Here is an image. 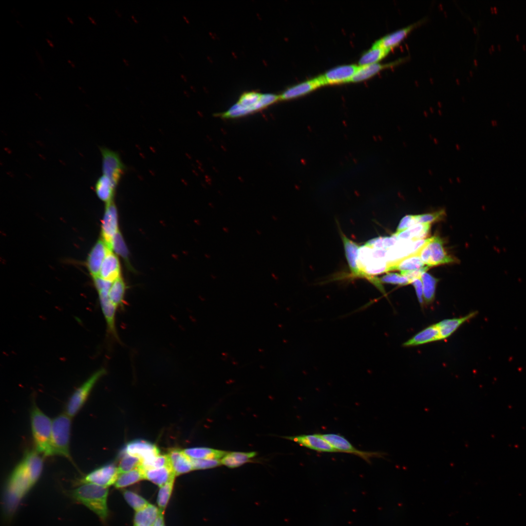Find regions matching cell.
I'll use <instances>...</instances> for the list:
<instances>
[{"instance_id":"cell-1","label":"cell","mask_w":526,"mask_h":526,"mask_svg":"<svg viewBox=\"0 0 526 526\" xmlns=\"http://www.w3.org/2000/svg\"><path fill=\"white\" fill-rule=\"evenodd\" d=\"M33 486L21 462L12 472L6 487L4 507L7 517L14 514L21 500Z\"/></svg>"},{"instance_id":"cell-2","label":"cell","mask_w":526,"mask_h":526,"mask_svg":"<svg viewBox=\"0 0 526 526\" xmlns=\"http://www.w3.org/2000/svg\"><path fill=\"white\" fill-rule=\"evenodd\" d=\"M108 487L94 484H82L71 492V497L95 513L101 520L106 521L109 515L107 506Z\"/></svg>"},{"instance_id":"cell-3","label":"cell","mask_w":526,"mask_h":526,"mask_svg":"<svg viewBox=\"0 0 526 526\" xmlns=\"http://www.w3.org/2000/svg\"><path fill=\"white\" fill-rule=\"evenodd\" d=\"M31 424L36 451L45 456L53 455L52 420L37 406L34 405L31 413Z\"/></svg>"},{"instance_id":"cell-4","label":"cell","mask_w":526,"mask_h":526,"mask_svg":"<svg viewBox=\"0 0 526 526\" xmlns=\"http://www.w3.org/2000/svg\"><path fill=\"white\" fill-rule=\"evenodd\" d=\"M71 418L66 413L59 414L52 420V430L53 455H59L70 460Z\"/></svg>"},{"instance_id":"cell-5","label":"cell","mask_w":526,"mask_h":526,"mask_svg":"<svg viewBox=\"0 0 526 526\" xmlns=\"http://www.w3.org/2000/svg\"><path fill=\"white\" fill-rule=\"evenodd\" d=\"M105 373L106 370L104 368L97 370L75 391L66 406V413L69 416L72 417L77 414L85 403L95 384Z\"/></svg>"},{"instance_id":"cell-6","label":"cell","mask_w":526,"mask_h":526,"mask_svg":"<svg viewBox=\"0 0 526 526\" xmlns=\"http://www.w3.org/2000/svg\"><path fill=\"white\" fill-rule=\"evenodd\" d=\"M320 436L330 444L338 452H344L355 455L370 463L374 457H382L384 453L377 451H361L355 447L349 440L339 434L334 433H319Z\"/></svg>"},{"instance_id":"cell-7","label":"cell","mask_w":526,"mask_h":526,"mask_svg":"<svg viewBox=\"0 0 526 526\" xmlns=\"http://www.w3.org/2000/svg\"><path fill=\"white\" fill-rule=\"evenodd\" d=\"M103 175L117 185L125 170L119 154L106 148H101Z\"/></svg>"},{"instance_id":"cell-8","label":"cell","mask_w":526,"mask_h":526,"mask_svg":"<svg viewBox=\"0 0 526 526\" xmlns=\"http://www.w3.org/2000/svg\"><path fill=\"white\" fill-rule=\"evenodd\" d=\"M118 474V468L113 463L108 464L89 473L82 478L81 483L108 487L115 484Z\"/></svg>"},{"instance_id":"cell-9","label":"cell","mask_w":526,"mask_h":526,"mask_svg":"<svg viewBox=\"0 0 526 526\" xmlns=\"http://www.w3.org/2000/svg\"><path fill=\"white\" fill-rule=\"evenodd\" d=\"M359 68L356 64L344 65L333 68L319 76L323 86L351 82Z\"/></svg>"},{"instance_id":"cell-10","label":"cell","mask_w":526,"mask_h":526,"mask_svg":"<svg viewBox=\"0 0 526 526\" xmlns=\"http://www.w3.org/2000/svg\"><path fill=\"white\" fill-rule=\"evenodd\" d=\"M285 438L301 446L319 452H338L319 433L301 434Z\"/></svg>"},{"instance_id":"cell-11","label":"cell","mask_w":526,"mask_h":526,"mask_svg":"<svg viewBox=\"0 0 526 526\" xmlns=\"http://www.w3.org/2000/svg\"><path fill=\"white\" fill-rule=\"evenodd\" d=\"M118 232L117 210L112 201L107 203L102 224L103 241L111 249L113 239Z\"/></svg>"},{"instance_id":"cell-12","label":"cell","mask_w":526,"mask_h":526,"mask_svg":"<svg viewBox=\"0 0 526 526\" xmlns=\"http://www.w3.org/2000/svg\"><path fill=\"white\" fill-rule=\"evenodd\" d=\"M420 20L404 28L386 35L376 41L373 46L392 50L397 46L415 28L424 22Z\"/></svg>"},{"instance_id":"cell-13","label":"cell","mask_w":526,"mask_h":526,"mask_svg":"<svg viewBox=\"0 0 526 526\" xmlns=\"http://www.w3.org/2000/svg\"><path fill=\"white\" fill-rule=\"evenodd\" d=\"M122 452L139 458L141 462L160 454L159 450L154 444L141 439L129 442Z\"/></svg>"},{"instance_id":"cell-14","label":"cell","mask_w":526,"mask_h":526,"mask_svg":"<svg viewBox=\"0 0 526 526\" xmlns=\"http://www.w3.org/2000/svg\"><path fill=\"white\" fill-rule=\"evenodd\" d=\"M429 251V266L454 262L455 259L449 256L445 251L443 241L438 237L429 238L427 243Z\"/></svg>"},{"instance_id":"cell-15","label":"cell","mask_w":526,"mask_h":526,"mask_svg":"<svg viewBox=\"0 0 526 526\" xmlns=\"http://www.w3.org/2000/svg\"><path fill=\"white\" fill-rule=\"evenodd\" d=\"M323 86L319 76L293 86L279 95L280 99L286 100L302 96Z\"/></svg>"},{"instance_id":"cell-16","label":"cell","mask_w":526,"mask_h":526,"mask_svg":"<svg viewBox=\"0 0 526 526\" xmlns=\"http://www.w3.org/2000/svg\"><path fill=\"white\" fill-rule=\"evenodd\" d=\"M112 250L104 241H99L94 246L88 259L87 265L94 277L98 276L101 265L107 254Z\"/></svg>"},{"instance_id":"cell-17","label":"cell","mask_w":526,"mask_h":526,"mask_svg":"<svg viewBox=\"0 0 526 526\" xmlns=\"http://www.w3.org/2000/svg\"><path fill=\"white\" fill-rule=\"evenodd\" d=\"M407 58L404 57L394 61L386 63H379L359 65V68L352 79L351 82H357L367 79L379 73L381 70L391 67L397 66L404 62Z\"/></svg>"},{"instance_id":"cell-18","label":"cell","mask_w":526,"mask_h":526,"mask_svg":"<svg viewBox=\"0 0 526 526\" xmlns=\"http://www.w3.org/2000/svg\"><path fill=\"white\" fill-rule=\"evenodd\" d=\"M172 469L175 475L193 470L191 459L179 449H173L167 454Z\"/></svg>"},{"instance_id":"cell-19","label":"cell","mask_w":526,"mask_h":526,"mask_svg":"<svg viewBox=\"0 0 526 526\" xmlns=\"http://www.w3.org/2000/svg\"><path fill=\"white\" fill-rule=\"evenodd\" d=\"M30 479L34 485L39 479L43 468V459L36 451L26 452L22 461Z\"/></svg>"},{"instance_id":"cell-20","label":"cell","mask_w":526,"mask_h":526,"mask_svg":"<svg viewBox=\"0 0 526 526\" xmlns=\"http://www.w3.org/2000/svg\"><path fill=\"white\" fill-rule=\"evenodd\" d=\"M439 340L441 338L436 323L420 331L404 342L403 345L406 347L416 346Z\"/></svg>"},{"instance_id":"cell-21","label":"cell","mask_w":526,"mask_h":526,"mask_svg":"<svg viewBox=\"0 0 526 526\" xmlns=\"http://www.w3.org/2000/svg\"><path fill=\"white\" fill-rule=\"evenodd\" d=\"M120 267L118 258L112 250L109 251L101 265L98 276L113 282L120 278Z\"/></svg>"},{"instance_id":"cell-22","label":"cell","mask_w":526,"mask_h":526,"mask_svg":"<svg viewBox=\"0 0 526 526\" xmlns=\"http://www.w3.org/2000/svg\"><path fill=\"white\" fill-rule=\"evenodd\" d=\"M341 236L346 258L352 276L353 277L362 278L357 264L358 252L360 246L343 233L341 234Z\"/></svg>"},{"instance_id":"cell-23","label":"cell","mask_w":526,"mask_h":526,"mask_svg":"<svg viewBox=\"0 0 526 526\" xmlns=\"http://www.w3.org/2000/svg\"><path fill=\"white\" fill-rule=\"evenodd\" d=\"M477 314V311H473L463 317L445 319L436 323L439 331L441 340L449 338L456 331L461 325L469 320L473 318Z\"/></svg>"},{"instance_id":"cell-24","label":"cell","mask_w":526,"mask_h":526,"mask_svg":"<svg viewBox=\"0 0 526 526\" xmlns=\"http://www.w3.org/2000/svg\"><path fill=\"white\" fill-rule=\"evenodd\" d=\"M141 470L143 472L144 479L151 481L159 487L176 476L170 465L157 469Z\"/></svg>"},{"instance_id":"cell-25","label":"cell","mask_w":526,"mask_h":526,"mask_svg":"<svg viewBox=\"0 0 526 526\" xmlns=\"http://www.w3.org/2000/svg\"><path fill=\"white\" fill-rule=\"evenodd\" d=\"M431 224H416L408 228L394 234L400 240H417L424 239L430 231Z\"/></svg>"},{"instance_id":"cell-26","label":"cell","mask_w":526,"mask_h":526,"mask_svg":"<svg viewBox=\"0 0 526 526\" xmlns=\"http://www.w3.org/2000/svg\"><path fill=\"white\" fill-rule=\"evenodd\" d=\"M159 513V508L150 504L145 508L136 511L134 517V526H152Z\"/></svg>"},{"instance_id":"cell-27","label":"cell","mask_w":526,"mask_h":526,"mask_svg":"<svg viewBox=\"0 0 526 526\" xmlns=\"http://www.w3.org/2000/svg\"><path fill=\"white\" fill-rule=\"evenodd\" d=\"M116 186L110 179L103 175L96 182L95 192L99 199L108 203L112 201Z\"/></svg>"},{"instance_id":"cell-28","label":"cell","mask_w":526,"mask_h":526,"mask_svg":"<svg viewBox=\"0 0 526 526\" xmlns=\"http://www.w3.org/2000/svg\"><path fill=\"white\" fill-rule=\"evenodd\" d=\"M189 458L194 459H222L227 452L208 448L198 447L183 450Z\"/></svg>"},{"instance_id":"cell-29","label":"cell","mask_w":526,"mask_h":526,"mask_svg":"<svg viewBox=\"0 0 526 526\" xmlns=\"http://www.w3.org/2000/svg\"><path fill=\"white\" fill-rule=\"evenodd\" d=\"M262 94L248 92L243 94L237 103L243 106L248 114L264 109L260 100Z\"/></svg>"},{"instance_id":"cell-30","label":"cell","mask_w":526,"mask_h":526,"mask_svg":"<svg viewBox=\"0 0 526 526\" xmlns=\"http://www.w3.org/2000/svg\"><path fill=\"white\" fill-rule=\"evenodd\" d=\"M419 253L411 254L397 262L391 268V271L398 270L401 272L418 269L425 267Z\"/></svg>"},{"instance_id":"cell-31","label":"cell","mask_w":526,"mask_h":526,"mask_svg":"<svg viewBox=\"0 0 526 526\" xmlns=\"http://www.w3.org/2000/svg\"><path fill=\"white\" fill-rule=\"evenodd\" d=\"M256 454L255 452H227L221 459V463L228 468H236L249 462Z\"/></svg>"},{"instance_id":"cell-32","label":"cell","mask_w":526,"mask_h":526,"mask_svg":"<svg viewBox=\"0 0 526 526\" xmlns=\"http://www.w3.org/2000/svg\"><path fill=\"white\" fill-rule=\"evenodd\" d=\"M125 288V283L120 277L113 282L110 289L109 298L117 309L124 305Z\"/></svg>"},{"instance_id":"cell-33","label":"cell","mask_w":526,"mask_h":526,"mask_svg":"<svg viewBox=\"0 0 526 526\" xmlns=\"http://www.w3.org/2000/svg\"><path fill=\"white\" fill-rule=\"evenodd\" d=\"M421 279L423 284L424 301L426 304H429L434 300L436 286L438 281L426 272L422 273Z\"/></svg>"},{"instance_id":"cell-34","label":"cell","mask_w":526,"mask_h":526,"mask_svg":"<svg viewBox=\"0 0 526 526\" xmlns=\"http://www.w3.org/2000/svg\"><path fill=\"white\" fill-rule=\"evenodd\" d=\"M391 50L373 46L360 57L358 65H364L379 63L385 58Z\"/></svg>"},{"instance_id":"cell-35","label":"cell","mask_w":526,"mask_h":526,"mask_svg":"<svg viewBox=\"0 0 526 526\" xmlns=\"http://www.w3.org/2000/svg\"><path fill=\"white\" fill-rule=\"evenodd\" d=\"M143 479V472L138 467L131 471L119 474L114 485L117 488H124Z\"/></svg>"},{"instance_id":"cell-36","label":"cell","mask_w":526,"mask_h":526,"mask_svg":"<svg viewBox=\"0 0 526 526\" xmlns=\"http://www.w3.org/2000/svg\"><path fill=\"white\" fill-rule=\"evenodd\" d=\"M175 477L172 478L169 482L160 487L157 498V503L160 511L163 513L168 504L170 498Z\"/></svg>"},{"instance_id":"cell-37","label":"cell","mask_w":526,"mask_h":526,"mask_svg":"<svg viewBox=\"0 0 526 526\" xmlns=\"http://www.w3.org/2000/svg\"><path fill=\"white\" fill-rule=\"evenodd\" d=\"M120 460L118 467L119 474L128 472L137 468L141 464V460L139 458L121 452Z\"/></svg>"},{"instance_id":"cell-38","label":"cell","mask_w":526,"mask_h":526,"mask_svg":"<svg viewBox=\"0 0 526 526\" xmlns=\"http://www.w3.org/2000/svg\"><path fill=\"white\" fill-rule=\"evenodd\" d=\"M123 496L128 504L136 511L145 508L150 504L144 498L131 490L124 491Z\"/></svg>"},{"instance_id":"cell-39","label":"cell","mask_w":526,"mask_h":526,"mask_svg":"<svg viewBox=\"0 0 526 526\" xmlns=\"http://www.w3.org/2000/svg\"><path fill=\"white\" fill-rule=\"evenodd\" d=\"M379 280L381 283L400 285H405L411 283L410 280L406 277L403 276L401 274L395 273H387L379 278Z\"/></svg>"},{"instance_id":"cell-40","label":"cell","mask_w":526,"mask_h":526,"mask_svg":"<svg viewBox=\"0 0 526 526\" xmlns=\"http://www.w3.org/2000/svg\"><path fill=\"white\" fill-rule=\"evenodd\" d=\"M111 249L113 250L117 254L123 258H126L128 255V250L125 243L118 231L113 237L112 244Z\"/></svg>"},{"instance_id":"cell-41","label":"cell","mask_w":526,"mask_h":526,"mask_svg":"<svg viewBox=\"0 0 526 526\" xmlns=\"http://www.w3.org/2000/svg\"><path fill=\"white\" fill-rule=\"evenodd\" d=\"M191 463L193 470L213 468L219 466L221 464V461L215 459H191Z\"/></svg>"},{"instance_id":"cell-42","label":"cell","mask_w":526,"mask_h":526,"mask_svg":"<svg viewBox=\"0 0 526 526\" xmlns=\"http://www.w3.org/2000/svg\"><path fill=\"white\" fill-rule=\"evenodd\" d=\"M444 210L416 215L417 223L420 224H431L439 221L444 217Z\"/></svg>"},{"instance_id":"cell-43","label":"cell","mask_w":526,"mask_h":526,"mask_svg":"<svg viewBox=\"0 0 526 526\" xmlns=\"http://www.w3.org/2000/svg\"><path fill=\"white\" fill-rule=\"evenodd\" d=\"M94 278L95 286L97 290L98 295H108L113 282L104 280L99 276H96L94 277Z\"/></svg>"},{"instance_id":"cell-44","label":"cell","mask_w":526,"mask_h":526,"mask_svg":"<svg viewBox=\"0 0 526 526\" xmlns=\"http://www.w3.org/2000/svg\"><path fill=\"white\" fill-rule=\"evenodd\" d=\"M417 223L416 215H407L404 216L400 221L397 228L396 232H399L405 230L411 226L414 225Z\"/></svg>"},{"instance_id":"cell-45","label":"cell","mask_w":526,"mask_h":526,"mask_svg":"<svg viewBox=\"0 0 526 526\" xmlns=\"http://www.w3.org/2000/svg\"><path fill=\"white\" fill-rule=\"evenodd\" d=\"M429 267V266H427L418 269L401 272L400 274L403 276L406 277L410 280L411 283L412 282L414 279L421 278L422 273L426 272L428 269Z\"/></svg>"},{"instance_id":"cell-46","label":"cell","mask_w":526,"mask_h":526,"mask_svg":"<svg viewBox=\"0 0 526 526\" xmlns=\"http://www.w3.org/2000/svg\"><path fill=\"white\" fill-rule=\"evenodd\" d=\"M411 283L413 285L415 288L419 303H421V304H423V284L421 278L414 279L413 280Z\"/></svg>"},{"instance_id":"cell-47","label":"cell","mask_w":526,"mask_h":526,"mask_svg":"<svg viewBox=\"0 0 526 526\" xmlns=\"http://www.w3.org/2000/svg\"><path fill=\"white\" fill-rule=\"evenodd\" d=\"M164 524L163 513L160 511L159 514L152 526H163Z\"/></svg>"},{"instance_id":"cell-48","label":"cell","mask_w":526,"mask_h":526,"mask_svg":"<svg viewBox=\"0 0 526 526\" xmlns=\"http://www.w3.org/2000/svg\"><path fill=\"white\" fill-rule=\"evenodd\" d=\"M46 40L48 42V43L49 44V45L51 46V47H54V45L53 44V43H52V42L51 41H50L49 40H48L47 39H46Z\"/></svg>"},{"instance_id":"cell-49","label":"cell","mask_w":526,"mask_h":526,"mask_svg":"<svg viewBox=\"0 0 526 526\" xmlns=\"http://www.w3.org/2000/svg\"><path fill=\"white\" fill-rule=\"evenodd\" d=\"M88 18H89V19H90V20H91V21H92V23H93V24H96V22H95V21H94V19H92V18H91V17H89Z\"/></svg>"},{"instance_id":"cell-50","label":"cell","mask_w":526,"mask_h":526,"mask_svg":"<svg viewBox=\"0 0 526 526\" xmlns=\"http://www.w3.org/2000/svg\"><path fill=\"white\" fill-rule=\"evenodd\" d=\"M123 61L124 62L125 64H126V65L127 66H128V65H129V62H128V61H127V60H126V59H125V58H123Z\"/></svg>"},{"instance_id":"cell-51","label":"cell","mask_w":526,"mask_h":526,"mask_svg":"<svg viewBox=\"0 0 526 526\" xmlns=\"http://www.w3.org/2000/svg\"><path fill=\"white\" fill-rule=\"evenodd\" d=\"M181 76L182 78V79H184V81L187 80L186 77L185 76V75L183 74H181Z\"/></svg>"},{"instance_id":"cell-52","label":"cell","mask_w":526,"mask_h":526,"mask_svg":"<svg viewBox=\"0 0 526 526\" xmlns=\"http://www.w3.org/2000/svg\"><path fill=\"white\" fill-rule=\"evenodd\" d=\"M132 18L133 19V20H134V21H135V22H138V21H137V20H136V19H135L134 18V16H133V15H132Z\"/></svg>"},{"instance_id":"cell-53","label":"cell","mask_w":526,"mask_h":526,"mask_svg":"<svg viewBox=\"0 0 526 526\" xmlns=\"http://www.w3.org/2000/svg\"><path fill=\"white\" fill-rule=\"evenodd\" d=\"M67 19H68V20H69V21H70V22H71V23L72 24H73V21H72V20H71V19H70L69 18H67Z\"/></svg>"},{"instance_id":"cell-54","label":"cell","mask_w":526,"mask_h":526,"mask_svg":"<svg viewBox=\"0 0 526 526\" xmlns=\"http://www.w3.org/2000/svg\"><path fill=\"white\" fill-rule=\"evenodd\" d=\"M183 18H184V19H185V20H186V21H187L188 22V19H187V18H186L185 17V16H183Z\"/></svg>"},{"instance_id":"cell-55","label":"cell","mask_w":526,"mask_h":526,"mask_svg":"<svg viewBox=\"0 0 526 526\" xmlns=\"http://www.w3.org/2000/svg\"><path fill=\"white\" fill-rule=\"evenodd\" d=\"M163 526H165V524H164L163 525Z\"/></svg>"},{"instance_id":"cell-56","label":"cell","mask_w":526,"mask_h":526,"mask_svg":"<svg viewBox=\"0 0 526 526\" xmlns=\"http://www.w3.org/2000/svg\"></svg>"}]
</instances>
